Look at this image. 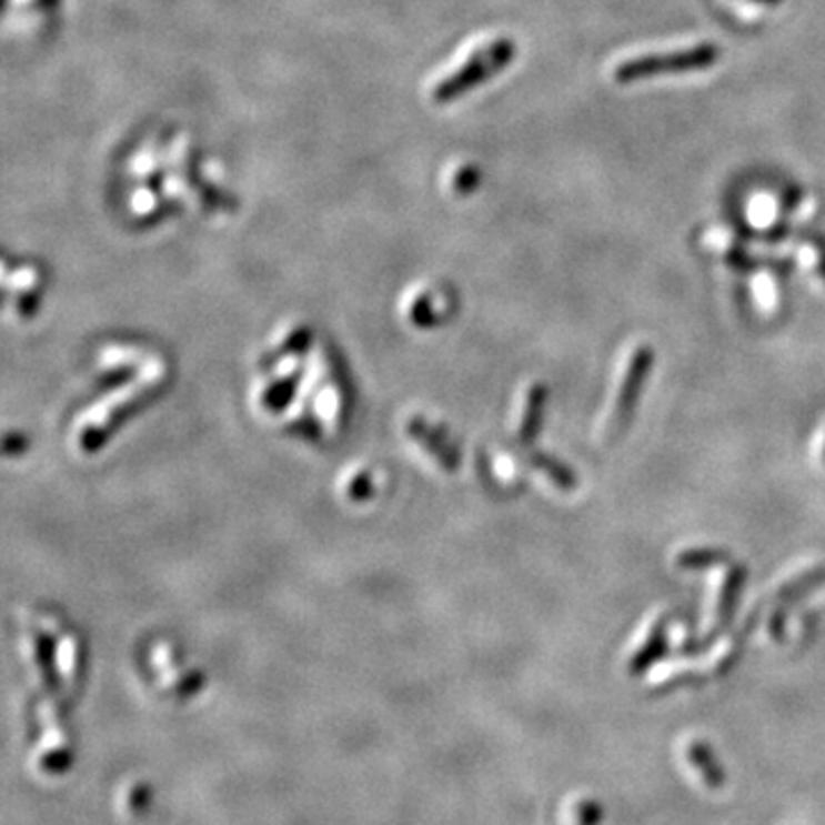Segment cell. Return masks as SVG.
<instances>
[{
    "instance_id": "cell-1",
    "label": "cell",
    "mask_w": 825,
    "mask_h": 825,
    "mask_svg": "<svg viewBox=\"0 0 825 825\" xmlns=\"http://www.w3.org/2000/svg\"><path fill=\"white\" fill-rule=\"evenodd\" d=\"M717 60H721V49L713 44H702V47H693L686 51L644 56V58L628 60L617 67L615 79L617 83H633V81H644V79H656L663 74H678V71L706 69L715 64Z\"/></svg>"
},
{
    "instance_id": "cell-2",
    "label": "cell",
    "mask_w": 825,
    "mask_h": 825,
    "mask_svg": "<svg viewBox=\"0 0 825 825\" xmlns=\"http://www.w3.org/2000/svg\"><path fill=\"white\" fill-rule=\"evenodd\" d=\"M652 365H654L652 349L650 346H637L633 358H631V363H628L626 376L622 381L617 402H615V411H613V415H610V422H607V441H615L626 432V426L631 422V415L635 411L637 398H640V392L644 388V381H647V376H650Z\"/></svg>"
},
{
    "instance_id": "cell-3",
    "label": "cell",
    "mask_w": 825,
    "mask_h": 825,
    "mask_svg": "<svg viewBox=\"0 0 825 825\" xmlns=\"http://www.w3.org/2000/svg\"><path fill=\"white\" fill-rule=\"evenodd\" d=\"M514 53H516V47L510 40H502V42L493 44L484 56L475 58L471 64H465L461 74L447 85L445 97L461 94L463 90H469V88L486 81L493 74V71L510 64L514 60Z\"/></svg>"
},
{
    "instance_id": "cell-4",
    "label": "cell",
    "mask_w": 825,
    "mask_h": 825,
    "mask_svg": "<svg viewBox=\"0 0 825 825\" xmlns=\"http://www.w3.org/2000/svg\"><path fill=\"white\" fill-rule=\"evenodd\" d=\"M745 576H747V571H745L743 564H734L727 571V578H725V585H723V592H721V601H717V631L715 633H721L732 622V617L736 613L738 596H741L743 585H745Z\"/></svg>"
},
{
    "instance_id": "cell-5",
    "label": "cell",
    "mask_w": 825,
    "mask_h": 825,
    "mask_svg": "<svg viewBox=\"0 0 825 825\" xmlns=\"http://www.w3.org/2000/svg\"><path fill=\"white\" fill-rule=\"evenodd\" d=\"M686 755H688V762L693 764V768L700 773L702 782L708 788H721L725 784V771H723L721 762L715 759L713 749L704 741L688 743Z\"/></svg>"
},
{
    "instance_id": "cell-6",
    "label": "cell",
    "mask_w": 825,
    "mask_h": 825,
    "mask_svg": "<svg viewBox=\"0 0 825 825\" xmlns=\"http://www.w3.org/2000/svg\"><path fill=\"white\" fill-rule=\"evenodd\" d=\"M667 652V633H665V620H658L654 631L650 633L647 642L642 644V650L631 661V674H642L647 667H652L661 656Z\"/></svg>"
},
{
    "instance_id": "cell-7",
    "label": "cell",
    "mask_w": 825,
    "mask_h": 825,
    "mask_svg": "<svg viewBox=\"0 0 825 825\" xmlns=\"http://www.w3.org/2000/svg\"><path fill=\"white\" fill-rule=\"evenodd\" d=\"M544 404H546V385L544 383H534L530 388V392H527V406H525L523 424H521V432H519L521 443H532L534 436L540 434Z\"/></svg>"
},
{
    "instance_id": "cell-8",
    "label": "cell",
    "mask_w": 825,
    "mask_h": 825,
    "mask_svg": "<svg viewBox=\"0 0 825 825\" xmlns=\"http://www.w3.org/2000/svg\"><path fill=\"white\" fill-rule=\"evenodd\" d=\"M823 583H825V566H816L812 571H805V573H801V576H796L792 583L782 585V590L777 592V605L788 607L794 601H798L801 596H805L807 592L816 590Z\"/></svg>"
},
{
    "instance_id": "cell-9",
    "label": "cell",
    "mask_w": 825,
    "mask_h": 825,
    "mask_svg": "<svg viewBox=\"0 0 825 825\" xmlns=\"http://www.w3.org/2000/svg\"><path fill=\"white\" fill-rule=\"evenodd\" d=\"M727 560H730V553L725 549H688L676 557V566L684 571H700L713 564H723Z\"/></svg>"
},
{
    "instance_id": "cell-10",
    "label": "cell",
    "mask_w": 825,
    "mask_h": 825,
    "mask_svg": "<svg viewBox=\"0 0 825 825\" xmlns=\"http://www.w3.org/2000/svg\"><path fill=\"white\" fill-rule=\"evenodd\" d=\"M532 463H534L536 469H540V471H544V473L555 482L557 489H562V491L576 489V475H573V471L566 469V465L560 463L557 459H553V456H549V454H542V452H536V454L532 456Z\"/></svg>"
},
{
    "instance_id": "cell-11",
    "label": "cell",
    "mask_w": 825,
    "mask_h": 825,
    "mask_svg": "<svg viewBox=\"0 0 825 825\" xmlns=\"http://www.w3.org/2000/svg\"><path fill=\"white\" fill-rule=\"evenodd\" d=\"M603 818V809L594 801H583L576 807V823L578 825H598Z\"/></svg>"
},
{
    "instance_id": "cell-12",
    "label": "cell",
    "mask_w": 825,
    "mask_h": 825,
    "mask_svg": "<svg viewBox=\"0 0 825 825\" xmlns=\"http://www.w3.org/2000/svg\"><path fill=\"white\" fill-rule=\"evenodd\" d=\"M814 245H816V253H818V266H821V275L825 280V239L816 237L814 239Z\"/></svg>"
},
{
    "instance_id": "cell-13",
    "label": "cell",
    "mask_w": 825,
    "mask_h": 825,
    "mask_svg": "<svg viewBox=\"0 0 825 825\" xmlns=\"http://www.w3.org/2000/svg\"><path fill=\"white\" fill-rule=\"evenodd\" d=\"M755 3H764V6H777L779 0H755Z\"/></svg>"
}]
</instances>
